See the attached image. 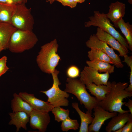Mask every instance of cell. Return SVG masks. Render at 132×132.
Returning <instances> with one entry per match:
<instances>
[{
  "mask_svg": "<svg viewBox=\"0 0 132 132\" xmlns=\"http://www.w3.org/2000/svg\"><path fill=\"white\" fill-rule=\"evenodd\" d=\"M66 73L68 78H75L80 76L79 69L77 66L74 65L69 66L67 69Z\"/></svg>",
  "mask_w": 132,
  "mask_h": 132,
  "instance_id": "27",
  "label": "cell"
},
{
  "mask_svg": "<svg viewBox=\"0 0 132 132\" xmlns=\"http://www.w3.org/2000/svg\"><path fill=\"white\" fill-rule=\"evenodd\" d=\"M128 86L127 82H112L110 92L106 95L104 100L99 102V105L110 112H129V110H124L122 108L125 103L123 102V99L132 96V91L125 90Z\"/></svg>",
  "mask_w": 132,
  "mask_h": 132,
  "instance_id": "1",
  "label": "cell"
},
{
  "mask_svg": "<svg viewBox=\"0 0 132 132\" xmlns=\"http://www.w3.org/2000/svg\"><path fill=\"white\" fill-rule=\"evenodd\" d=\"M30 125L34 130L44 132L50 121L49 112L33 109L30 115Z\"/></svg>",
  "mask_w": 132,
  "mask_h": 132,
  "instance_id": "11",
  "label": "cell"
},
{
  "mask_svg": "<svg viewBox=\"0 0 132 132\" xmlns=\"http://www.w3.org/2000/svg\"><path fill=\"white\" fill-rule=\"evenodd\" d=\"M25 3L17 4V8L11 21V24L17 29L33 31L34 19L31 10Z\"/></svg>",
  "mask_w": 132,
  "mask_h": 132,
  "instance_id": "7",
  "label": "cell"
},
{
  "mask_svg": "<svg viewBox=\"0 0 132 132\" xmlns=\"http://www.w3.org/2000/svg\"><path fill=\"white\" fill-rule=\"evenodd\" d=\"M129 113H119L112 118L106 127V132H115L122 127L129 119L132 117V114Z\"/></svg>",
  "mask_w": 132,
  "mask_h": 132,
  "instance_id": "14",
  "label": "cell"
},
{
  "mask_svg": "<svg viewBox=\"0 0 132 132\" xmlns=\"http://www.w3.org/2000/svg\"><path fill=\"white\" fill-rule=\"evenodd\" d=\"M60 3L63 6H67L71 8L75 7L77 5L73 0H55Z\"/></svg>",
  "mask_w": 132,
  "mask_h": 132,
  "instance_id": "30",
  "label": "cell"
},
{
  "mask_svg": "<svg viewBox=\"0 0 132 132\" xmlns=\"http://www.w3.org/2000/svg\"><path fill=\"white\" fill-rule=\"evenodd\" d=\"M59 71L55 69L51 73L53 79V84L52 87L46 91H40L45 94L48 98L47 101L54 107L69 105V101L67 98L69 94L66 92L61 90L59 87L61 83L58 78Z\"/></svg>",
  "mask_w": 132,
  "mask_h": 132,
  "instance_id": "6",
  "label": "cell"
},
{
  "mask_svg": "<svg viewBox=\"0 0 132 132\" xmlns=\"http://www.w3.org/2000/svg\"><path fill=\"white\" fill-rule=\"evenodd\" d=\"M11 101V108L13 112L23 111L30 115L33 109L30 105L24 100L19 94L15 93Z\"/></svg>",
  "mask_w": 132,
  "mask_h": 132,
  "instance_id": "19",
  "label": "cell"
},
{
  "mask_svg": "<svg viewBox=\"0 0 132 132\" xmlns=\"http://www.w3.org/2000/svg\"><path fill=\"white\" fill-rule=\"evenodd\" d=\"M54 114L55 120L58 122L62 121L69 117V110H66L60 106L54 107L51 111Z\"/></svg>",
  "mask_w": 132,
  "mask_h": 132,
  "instance_id": "25",
  "label": "cell"
},
{
  "mask_svg": "<svg viewBox=\"0 0 132 132\" xmlns=\"http://www.w3.org/2000/svg\"><path fill=\"white\" fill-rule=\"evenodd\" d=\"M46 2L52 4L55 1V0H46Z\"/></svg>",
  "mask_w": 132,
  "mask_h": 132,
  "instance_id": "34",
  "label": "cell"
},
{
  "mask_svg": "<svg viewBox=\"0 0 132 132\" xmlns=\"http://www.w3.org/2000/svg\"><path fill=\"white\" fill-rule=\"evenodd\" d=\"M18 94L33 110L49 112L51 111L54 108L47 101L45 102L36 98L33 94L20 92Z\"/></svg>",
  "mask_w": 132,
  "mask_h": 132,
  "instance_id": "13",
  "label": "cell"
},
{
  "mask_svg": "<svg viewBox=\"0 0 132 132\" xmlns=\"http://www.w3.org/2000/svg\"><path fill=\"white\" fill-rule=\"evenodd\" d=\"M89 20L84 23L86 27L91 26L98 27L113 36L126 49L129 48L126 39L115 29L106 14L100 13L98 11H94L93 15L89 17Z\"/></svg>",
  "mask_w": 132,
  "mask_h": 132,
  "instance_id": "5",
  "label": "cell"
},
{
  "mask_svg": "<svg viewBox=\"0 0 132 132\" xmlns=\"http://www.w3.org/2000/svg\"><path fill=\"white\" fill-rule=\"evenodd\" d=\"M124 105L127 107L130 113L132 114V100L129 99L127 102H125Z\"/></svg>",
  "mask_w": 132,
  "mask_h": 132,
  "instance_id": "32",
  "label": "cell"
},
{
  "mask_svg": "<svg viewBox=\"0 0 132 132\" xmlns=\"http://www.w3.org/2000/svg\"><path fill=\"white\" fill-rule=\"evenodd\" d=\"M132 117L131 118L124 126L115 132H132Z\"/></svg>",
  "mask_w": 132,
  "mask_h": 132,
  "instance_id": "29",
  "label": "cell"
},
{
  "mask_svg": "<svg viewBox=\"0 0 132 132\" xmlns=\"http://www.w3.org/2000/svg\"><path fill=\"white\" fill-rule=\"evenodd\" d=\"M3 49H4L3 48L2 46L0 43V52L1 51H2V50Z\"/></svg>",
  "mask_w": 132,
  "mask_h": 132,
  "instance_id": "35",
  "label": "cell"
},
{
  "mask_svg": "<svg viewBox=\"0 0 132 132\" xmlns=\"http://www.w3.org/2000/svg\"><path fill=\"white\" fill-rule=\"evenodd\" d=\"M17 29L10 23H0V43L4 49L8 48L11 36Z\"/></svg>",
  "mask_w": 132,
  "mask_h": 132,
  "instance_id": "18",
  "label": "cell"
},
{
  "mask_svg": "<svg viewBox=\"0 0 132 132\" xmlns=\"http://www.w3.org/2000/svg\"><path fill=\"white\" fill-rule=\"evenodd\" d=\"M86 46L90 49H99L106 54L111 58L113 64L117 68H122L124 65L119 56L114 52L113 49L109 47L105 42L99 40L96 35H91L89 39L86 42Z\"/></svg>",
  "mask_w": 132,
  "mask_h": 132,
  "instance_id": "8",
  "label": "cell"
},
{
  "mask_svg": "<svg viewBox=\"0 0 132 132\" xmlns=\"http://www.w3.org/2000/svg\"><path fill=\"white\" fill-rule=\"evenodd\" d=\"M66 82L64 91L75 95L80 104H83L87 111L92 113V110L99 105V101L88 92L85 84L80 79L68 78Z\"/></svg>",
  "mask_w": 132,
  "mask_h": 132,
  "instance_id": "3",
  "label": "cell"
},
{
  "mask_svg": "<svg viewBox=\"0 0 132 132\" xmlns=\"http://www.w3.org/2000/svg\"><path fill=\"white\" fill-rule=\"evenodd\" d=\"M109 7V12L106 15L114 24L123 18L125 14L126 7L124 3L117 1L111 3Z\"/></svg>",
  "mask_w": 132,
  "mask_h": 132,
  "instance_id": "15",
  "label": "cell"
},
{
  "mask_svg": "<svg viewBox=\"0 0 132 132\" xmlns=\"http://www.w3.org/2000/svg\"><path fill=\"white\" fill-rule=\"evenodd\" d=\"M9 115L11 120L8 124L15 125L16 132H18L21 127L27 130L26 124L30 120V116L27 113L23 111H19L10 112Z\"/></svg>",
  "mask_w": 132,
  "mask_h": 132,
  "instance_id": "16",
  "label": "cell"
},
{
  "mask_svg": "<svg viewBox=\"0 0 132 132\" xmlns=\"http://www.w3.org/2000/svg\"><path fill=\"white\" fill-rule=\"evenodd\" d=\"M76 3H82L84 2L85 0H73Z\"/></svg>",
  "mask_w": 132,
  "mask_h": 132,
  "instance_id": "33",
  "label": "cell"
},
{
  "mask_svg": "<svg viewBox=\"0 0 132 132\" xmlns=\"http://www.w3.org/2000/svg\"><path fill=\"white\" fill-rule=\"evenodd\" d=\"M88 52V56L90 61H103L113 64L111 58L106 54L98 49L92 48Z\"/></svg>",
  "mask_w": 132,
  "mask_h": 132,
  "instance_id": "24",
  "label": "cell"
},
{
  "mask_svg": "<svg viewBox=\"0 0 132 132\" xmlns=\"http://www.w3.org/2000/svg\"><path fill=\"white\" fill-rule=\"evenodd\" d=\"M58 44L56 39L41 47L36 58L38 66L43 72L51 74L61 60L57 53Z\"/></svg>",
  "mask_w": 132,
  "mask_h": 132,
  "instance_id": "2",
  "label": "cell"
},
{
  "mask_svg": "<svg viewBox=\"0 0 132 132\" xmlns=\"http://www.w3.org/2000/svg\"><path fill=\"white\" fill-rule=\"evenodd\" d=\"M61 127L63 131L66 132L70 130L75 131L79 127L77 120L72 119L69 116L62 121Z\"/></svg>",
  "mask_w": 132,
  "mask_h": 132,
  "instance_id": "26",
  "label": "cell"
},
{
  "mask_svg": "<svg viewBox=\"0 0 132 132\" xmlns=\"http://www.w3.org/2000/svg\"><path fill=\"white\" fill-rule=\"evenodd\" d=\"M86 63L88 66L96 69L100 73L108 72L110 74L114 72V66L106 62L94 60H87Z\"/></svg>",
  "mask_w": 132,
  "mask_h": 132,
  "instance_id": "23",
  "label": "cell"
},
{
  "mask_svg": "<svg viewBox=\"0 0 132 132\" xmlns=\"http://www.w3.org/2000/svg\"><path fill=\"white\" fill-rule=\"evenodd\" d=\"M95 34L99 40L104 42L113 49L118 51L120 56L123 57L127 55L128 53V49L110 34L98 27Z\"/></svg>",
  "mask_w": 132,
  "mask_h": 132,
  "instance_id": "12",
  "label": "cell"
},
{
  "mask_svg": "<svg viewBox=\"0 0 132 132\" xmlns=\"http://www.w3.org/2000/svg\"><path fill=\"white\" fill-rule=\"evenodd\" d=\"M27 0H0V2L8 4H17L26 3Z\"/></svg>",
  "mask_w": 132,
  "mask_h": 132,
  "instance_id": "31",
  "label": "cell"
},
{
  "mask_svg": "<svg viewBox=\"0 0 132 132\" xmlns=\"http://www.w3.org/2000/svg\"><path fill=\"white\" fill-rule=\"evenodd\" d=\"M114 26L119 28L125 37L128 44L129 48L132 51V25L129 22H125L122 19L114 24Z\"/></svg>",
  "mask_w": 132,
  "mask_h": 132,
  "instance_id": "22",
  "label": "cell"
},
{
  "mask_svg": "<svg viewBox=\"0 0 132 132\" xmlns=\"http://www.w3.org/2000/svg\"><path fill=\"white\" fill-rule=\"evenodd\" d=\"M80 76V79L86 86L92 83L97 85H107L110 75L108 72L100 73L96 69L88 66L84 67Z\"/></svg>",
  "mask_w": 132,
  "mask_h": 132,
  "instance_id": "9",
  "label": "cell"
},
{
  "mask_svg": "<svg viewBox=\"0 0 132 132\" xmlns=\"http://www.w3.org/2000/svg\"><path fill=\"white\" fill-rule=\"evenodd\" d=\"M38 41L33 31L17 29L11 36L7 48L13 53H21L32 48Z\"/></svg>",
  "mask_w": 132,
  "mask_h": 132,
  "instance_id": "4",
  "label": "cell"
},
{
  "mask_svg": "<svg viewBox=\"0 0 132 132\" xmlns=\"http://www.w3.org/2000/svg\"><path fill=\"white\" fill-rule=\"evenodd\" d=\"M72 106L77 112L81 119V124L79 132H88V125L91 123L93 119L92 113L87 110L86 113L81 111L79 108L77 102L72 103Z\"/></svg>",
  "mask_w": 132,
  "mask_h": 132,
  "instance_id": "21",
  "label": "cell"
},
{
  "mask_svg": "<svg viewBox=\"0 0 132 132\" xmlns=\"http://www.w3.org/2000/svg\"><path fill=\"white\" fill-rule=\"evenodd\" d=\"M128 2L130 4H132V0H128Z\"/></svg>",
  "mask_w": 132,
  "mask_h": 132,
  "instance_id": "36",
  "label": "cell"
},
{
  "mask_svg": "<svg viewBox=\"0 0 132 132\" xmlns=\"http://www.w3.org/2000/svg\"><path fill=\"white\" fill-rule=\"evenodd\" d=\"M94 117L90 125L88 126V132H98L104 122L116 115L117 112H110L98 105L93 109Z\"/></svg>",
  "mask_w": 132,
  "mask_h": 132,
  "instance_id": "10",
  "label": "cell"
},
{
  "mask_svg": "<svg viewBox=\"0 0 132 132\" xmlns=\"http://www.w3.org/2000/svg\"><path fill=\"white\" fill-rule=\"evenodd\" d=\"M7 58L4 56L0 58V77L5 74L9 68L6 65Z\"/></svg>",
  "mask_w": 132,
  "mask_h": 132,
  "instance_id": "28",
  "label": "cell"
},
{
  "mask_svg": "<svg viewBox=\"0 0 132 132\" xmlns=\"http://www.w3.org/2000/svg\"><path fill=\"white\" fill-rule=\"evenodd\" d=\"M111 83L110 82L108 81L107 85H98L92 83L86 86V88L88 89L91 94L95 96L100 102L104 100L106 95L110 92Z\"/></svg>",
  "mask_w": 132,
  "mask_h": 132,
  "instance_id": "17",
  "label": "cell"
},
{
  "mask_svg": "<svg viewBox=\"0 0 132 132\" xmlns=\"http://www.w3.org/2000/svg\"><path fill=\"white\" fill-rule=\"evenodd\" d=\"M16 8V4L0 2V23L11 24V19Z\"/></svg>",
  "mask_w": 132,
  "mask_h": 132,
  "instance_id": "20",
  "label": "cell"
}]
</instances>
